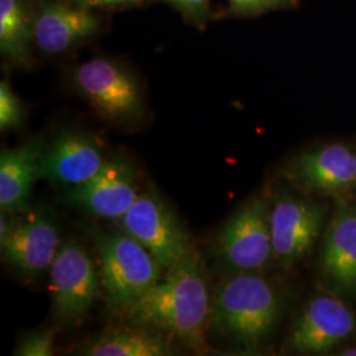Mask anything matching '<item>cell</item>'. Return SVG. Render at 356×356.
<instances>
[{"instance_id": "cell-19", "label": "cell", "mask_w": 356, "mask_h": 356, "mask_svg": "<svg viewBox=\"0 0 356 356\" xmlns=\"http://www.w3.org/2000/svg\"><path fill=\"white\" fill-rule=\"evenodd\" d=\"M54 338H56V331L53 329L26 334L17 344L15 350V355L51 356Z\"/></svg>"}, {"instance_id": "cell-13", "label": "cell", "mask_w": 356, "mask_h": 356, "mask_svg": "<svg viewBox=\"0 0 356 356\" xmlns=\"http://www.w3.org/2000/svg\"><path fill=\"white\" fill-rule=\"evenodd\" d=\"M138 182V170L129 160L107 159L90 181L67 191L66 204L97 218L120 219L140 194Z\"/></svg>"}, {"instance_id": "cell-25", "label": "cell", "mask_w": 356, "mask_h": 356, "mask_svg": "<svg viewBox=\"0 0 356 356\" xmlns=\"http://www.w3.org/2000/svg\"><path fill=\"white\" fill-rule=\"evenodd\" d=\"M79 1H81V3H82V4H85V3H86V1H88V0H79Z\"/></svg>"}, {"instance_id": "cell-7", "label": "cell", "mask_w": 356, "mask_h": 356, "mask_svg": "<svg viewBox=\"0 0 356 356\" xmlns=\"http://www.w3.org/2000/svg\"><path fill=\"white\" fill-rule=\"evenodd\" d=\"M356 339V312L342 297L317 293L307 300L288 331V351L302 355H326Z\"/></svg>"}, {"instance_id": "cell-16", "label": "cell", "mask_w": 356, "mask_h": 356, "mask_svg": "<svg viewBox=\"0 0 356 356\" xmlns=\"http://www.w3.org/2000/svg\"><path fill=\"white\" fill-rule=\"evenodd\" d=\"M97 29L98 19L86 8L53 3L41 8L33 24V36L41 51L57 54L94 35Z\"/></svg>"}, {"instance_id": "cell-10", "label": "cell", "mask_w": 356, "mask_h": 356, "mask_svg": "<svg viewBox=\"0 0 356 356\" xmlns=\"http://www.w3.org/2000/svg\"><path fill=\"white\" fill-rule=\"evenodd\" d=\"M61 247L60 225L48 207H33L13 218L7 238L0 242L4 263L26 280L49 269Z\"/></svg>"}, {"instance_id": "cell-1", "label": "cell", "mask_w": 356, "mask_h": 356, "mask_svg": "<svg viewBox=\"0 0 356 356\" xmlns=\"http://www.w3.org/2000/svg\"><path fill=\"white\" fill-rule=\"evenodd\" d=\"M165 272L164 279L122 312L134 326L164 330L194 350H204L211 300L198 254Z\"/></svg>"}, {"instance_id": "cell-11", "label": "cell", "mask_w": 356, "mask_h": 356, "mask_svg": "<svg viewBox=\"0 0 356 356\" xmlns=\"http://www.w3.org/2000/svg\"><path fill=\"white\" fill-rule=\"evenodd\" d=\"M74 83L104 119L120 124L140 119V88L135 76L120 65L106 58L88 61L76 67Z\"/></svg>"}, {"instance_id": "cell-4", "label": "cell", "mask_w": 356, "mask_h": 356, "mask_svg": "<svg viewBox=\"0 0 356 356\" xmlns=\"http://www.w3.org/2000/svg\"><path fill=\"white\" fill-rule=\"evenodd\" d=\"M329 207L321 198L301 191H279L269 202L273 263L292 269L304 261L323 235Z\"/></svg>"}, {"instance_id": "cell-23", "label": "cell", "mask_w": 356, "mask_h": 356, "mask_svg": "<svg viewBox=\"0 0 356 356\" xmlns=\"http://www.w3.org/2000/svg\"><path fill=\"white\" fill-rule=\"evenodd\" d=\"M140 0H88L85 6H115V4H126V3H136Z\"/></svg>"}, {"instance_id": "cell-14", "label": "cell", "mask_w": 356, "mask_h": 356, "mask_svg": "<svg viewBox=\"0 0 356 356\" xmlns=\"http://www.w3.org/2000/svg\"><path fill=\"white\" fill-rule=\"evenodd\" d=\"M106 161L101 144L92 136L64 132L45 147L40 178L57 186L76 188L94 177Z\"/></svg>"}, {"instance_id": "cell-18", "label": "cell", "mask_w": 356, "mask_h": 356, "mask_svg": "<svg viewBox=\"0 0 356 356\" xmlns=\"http://www.w3.org/2000/svg\"><path fill=\"white\" fill-rule=\"evenodd\" d=\"M33 26L22 0H0V49L13 61H26Z\"/></svg>"}, {"instance_id": "cell-5", "label": "cell", "mask_w": 356, "mask_h": 356, "mask_svg": "<svg viewBox=\"0 0 356 356\" xmlns=\"http://www.w3.org/2000/svg\"><path fill=\"white\" fill-rule=\"evenodd\" d=\"M282 175L296 191L335 202L355 198L356 145L332 141L294 156Z\"/></svg>"}, {"instance_id": "cell-17", "label": "cell", "mask_w": 356, "mask_h": 356, "mask_svg": "<svg viewBox=\"0 0 356 356\" xmlns=\"http://www.w3.org/2000/svg\"><path fill=\"white\" fill-rule=\"evenodd\" d=\"M172 346L151 331H115L104 334L86 346L81 355L88 356H168L173 355Z\"/></svg>"}, {"instance_id": "cell-2", "label": "cell", "mask_w": 356, "mask_h": 356, "mask_svg": "<svg viewBox=\"0 0 356 356\" xmlns=\"http://www.w3.org/2000/svg\"><path fill=\"white\" fill-rule=\"evenodd\" d=\"M285 312V298L276 284L261 273H234L211 300L210 325L231 342L257 350L276 331Z\"/></svg>"}, {"instance_id": "cell-3", "label": "cell", "mask_w": 356, "mask_h": 356, "mask_svg": "<svg viewBox=\"0 0 356 356\" xmlns=\"http://www.w3.org/2000/svg\"><path fill=\"white\" fill-rule=\"evenodd\" d=\"M101 261L102 288L110 307L123 310L161 279L163 267L151 252L124 231H94Z\"/></svg>"}, {"instance_id": "cell-21", "label": "cell", "mask_w": 356, "mask_h": 356, "mask_svg": "<svg viewBox=\"0 0 356 356\" xmlns=\"http://www.w3.org/2000/svg\"><path fill=\"white\" fill-rule=\"evenodd\" d=\"M232 7L239 13H261L264 10L280 7L291 0H229Z\"/></svg>"}, {"instance_id": "cell-24", "label": "cell", "mask_w": 356, "mask_h": 356, "mask_svg": "<svg viewBox=\"0 0 356 356\" xmlns=\"http://www.w3.org/2000/svg\"><path fill=\"white\" fill-rule=\"evenodd\" d=\"M335 355L342 356H356V346H351V344H347L342 348H339Z\"/></svg>"}, {"instance_id": "cell-8", "label": "cell", "mask_w": 356, "mask_h": 356, "mask_svg": "<svg viewBox=\"0 0 356 356\" xmlns=\"http://www.w3.org/2000/svg\"><path fill=\"white\" fill-rule=\"evenodd\" d=\"M51 313L63 325H78L98 300L102 277L89 251L76 241L61 244L51 268Z\"/></svg>"}, {"instance_id": "cell-15", "label": "cell", "mask_w": 356, "mask_h": 356, "mask_svg": "<svg viewBox=\"0 0 356 356\" xmlns=\"http://www.w3.org/2000/svg\"><path fill=\"white\" fill-rule=\"evenodd\" d=\"M45 144L40 139L26 141L0 154V209L16 214L28 209L35 182L40 178Z\"/></svg>"}, {"instance_id": "cell-22", "label": "cell", "mask_w": 356, "mask_h": 356, "mask_svg": "<svg viewBox=\"0 0 356 356\" xmlns=\"http://www.w3.org/2000/svg\"><path fill=\"white\" fill-rule=\"evenodd\" d=\"M172 1L173 4H176L178 7H181L185 11L189 13H197L204 10L207 0H168Z\"/></svg>"}, {"instance_id": "cell-9", "label": "cell", "mask_w": 356, "mask_h": 356, "mask_svg": "<svg viewBox=\"0 0 356 356\" xmlns=\"http://www.w3.org/2000/svg\"><path fill=\"white\" fill-rule=\"evenodd\" d=\"M216 251L232 273H263L273 263L269 202L256 197L241 206L219 231Z\"/></svg>"}, {"instance_id": "cell-20", "label": "cell", "mask_w": 356, "mask_h": 356, "mask_svg": "<svg viewBox=\"0 0 356 356\" xmlns=\"http://www.w3.org/2000/svg\"><path fill=\"white\" fill-rule=\"evenodd\" d=\"M22 106L10 85L3 81L0 83V128L3 131L17 128L22 123Z\"/></svg>"}, {"instance_id": "cell-12", "label": "cell", "mask_w": 356, "mask_h": 356, "mask_svg": "<svg viewBox=\"0 0 356 356\" xmlns=\"http://www.w3.org/2000/svg\"><path fill=\"white\" fill-rule=\"evenodd\" d=\"M318 277L325 291L356 300V201L335 202L319 250Z\"/></svg>"}, {"instance_id": "cell-6", "label": "cell", "mask_w": 356, "mask_h": 356, "mask_svg": "<svg viewBox=\"0 0 356 356\" xmlns=\"http://www.w3.org/2000/svg\"><path fill=\"white\" fill-rule=\"evenodd\" d=\"M120 229L143 244L168 270L195 252L191 235L157 191L140 193L120 219Z\"/></svg>"}]
</instances>
